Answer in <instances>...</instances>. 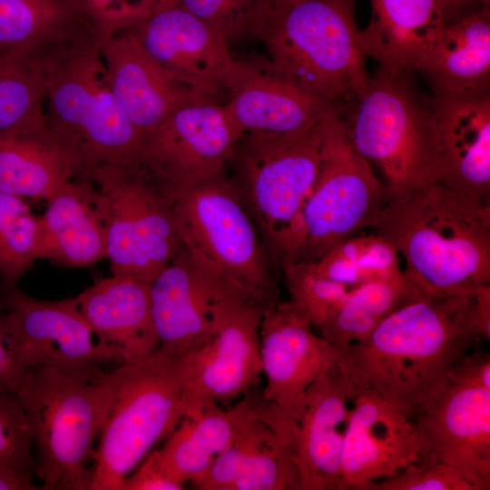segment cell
<instances>
[{
	"instance_id": "6da1fadb",
	"label": "cell",
	"mask_w": 490,
	"mask_h": 490,
	"mask_svg": "<svg viewBox=\"0 0 490 490\" xmlns=\"http://www.w3.org/2000/svg\"><path fill=\"white\" fill-rule=\"evenodd\" d=\"M481 339H490V286L456 295L419 290L341 351L336 366L348 398L371 392L416 419Z\"/></svg>"
},
{
	"instance_id": "7a4b0ae2",
	"label": "cell",
	"mask_w": 490,
	"mask_h": 490,
	"mask_svg": "<svg viewBox=\"0 0 490 490\" xmlns=\"http://www.w3.org/2000/svg\"><path fill=\"white\" fill-rule=\"evenodd\" d=\"M367 229L404 258L407 278L425 294L490 286V203L429 183L390 195Z\"/></svg>"
},
{
	"instance_id": "3957f363",
	"label": "cell",
	"mask_w": 490,
	"mask_h": 490,
	"mask_svg": "<svg viewBox=\"0 0 490 490\" xmlns=\"http://www.w3.org/2000/svg\"><path fill=\"white\" fill-rule=\"evenodd\" d=\"M356 5L357 0H296L266 12L253 33L268 54L263 70L341 114L369 78Z\"/></svg>"
},
{
	"instance_id": "277c9868",
	"label": "cell",
	"mask_w": 490,
	"mask_h": 490,
	"mask_svg": "<svg viewBox=\"0 0 490 490\" xmlns=\"http://www.w3.org/2000/svg\"><path fill=\"white\" fill-rule=\"evenodd\" d=\"M407 72L378 68L340 114L359 154L381 169L390 195L442 180L432 97Z\"/></svg>"
},
{
	"instance_id": "5b68a950",
	"label": "cell",
	"mask_w": 490,
	"mask_h": 490,
	"mask_svg": "<svg viewBox=\"0 0 490 490\" xmlns=\"http://www.w3.org/2000/svg\"><path fill=\"white\" fill-rule=\"evenodd\" d=\"M321 142L322 120L289 134L245 132L230 159L234 165L230 180L270 260L281 270L296 261L302 213L318 175Z\"/></svg>"
},
{
	"instance_id": "8992f818",
	"label": "cell",
	"mask_w": 490,
	"mask_h": 490,
	"mask_svg": "<svg viewBox=\"0 0 490 490\" xmlns=\"http://www.w3.org/2000/svg\"><path fill=\"white\" fill-rule=\"evenodd\" d=\"M114 381V371L86 381L51 368L24 369L15 395L29 421L41 489L90 490L89 464Z\"/></svg>"
},
{
	"instance_id": "52a82bcc",
	"label": "cell",
	"mask_w": 490,
	"mask_h": 490,
	"mask_svg": "<svg viewBox=\"0 0 490 490\" xmlns=\"http://www.w3.org/2000/svg\"><path fill=\"white\" fill-rule=\"evenodd\" d=\"M110 405L94 450L90 490H120L152 447L188 409L175 361L159 349L114 370Z\"/></svg>"
},
{
	"instance_id": "ba28073f",
	"label": "cell",
	"mask_w": 490,
	"mask_h": 490,
	"mask_svg": "<svg viewBox=\"0 0 490 490\" xmlns=\"http://www.w3.org/2000/svg\"><path fill=\"white\" fill-rule=\"evenodd\" d=\"M183 247L245 296L269 306L279 289L259 230L224 172L174 196Z\"/></svg>"
},
{
	"instance_id": "9c48e42d",
	"label": "cell",
	"mask_w": 490,
	"mask_h": 490,
	"mask_svg": "<svg viewBox=\"0 0 490 490\" xmlns=\"http://www.w3.org/2000/svg\"><path fill=\"white\" fill-rule=\"evenodd\" d=\"M107 209V257L112 274L152 280L183 248L174 197L136 160L82 173Z\"/></svg>"
},
{
	"instance_id": "30bf717a",
	"label": "cell",
	"mask_w": 490,
	"mask_h": 490,
	"mask_svg": "<svg viewBox=\"0 0 490 490\" xmlns=\"http://www.w3.org/2000/svg\"><path fill=\"white\" fill-rule=\"evenodd\" d=\"M389 196L370 162L353 146L339 113H327L318 175L303 210L294 263L317 260L367 229Z\"/></svg>"
},
{
	"instance_id": "8fae6325",
	"label": "cell",
	"mask_w": 490,
	"mask_h": 490,
	"mask_svg": "<svg viewBox=\"0 0 490 490\" xmlns=\"http://www.w3.org/2000/svg\"><path fill=\"white\" fill-rule=\"evenodd\" d=\"M0 332L23 369L51 368L86 381L107 372L103 365L120 361L117 352L95 336L76 299L51 301L33 298L17 282L0 279Z\"/></svg>"
},
{
	"instance_id": "7c38bea8",
	"label": "cell",
	"mask_w": 490,
	"mask_h": 490,
	"mask_svg": "<svg viewBox=\"0 0 490 490\" xmlns=\"http://www.w3.org/2000/svg\"><path fill=\"white\" fill-rule=\"evenodd\" d=\"M242 134L225 105L197 101L143 137L137 161L174 197L223 173Z\"/></svg>"
},
{
	"instance_id": "4fadbf2b",
	"label": "cell",
	"mask_w": 490,
	"mask_h": 490,
	"mask_svg": "<svg viewBox=\"0 0 490 490\" xmlns=\"http://www.w3.org/2000/svg\"><path fill=\"white\" fill-rule=\"evenodd\" d=\"M150 298L159 350L174 361L207 339L237 303H260L232 288L184 247L151 280Z\"/></svg>"
},
{
	"instance_id": "5bb4252c",
	"label": "cell",
	"mask_w": 490,
	"mask_h": 490,
	"mask_svg": "<svg viewBox=\"0 0 490 490\" xmlns=\"http://www.w3.org/2000/svg\"><path fill=\"white\" fill-rule=\"evenodd\" d=\"M289 300L267 306L260 326L265 406L296 431L310 386L338 359V352Z\"/></svg>"
},
{
	"instance_id": "9a60e30c",
	"label": "cell",
	"mask_w": 490,
	"mask_h": 490,
	"mask_svg": "<svg viewBox=\"0 0 490 490\" xmlns=\"http://www.w3.org/2000/svg\"><path fill=\"white\" fill-rule=\"evenodd\" d=\"M116 29L134 34L172 78L210 99L235 78L239 62L225 37L176 3L157 5Z\"/></svg>"
},
{
	"instance_id": "2e32d148",
	"label": "cell",
	"mask_w": 490,
	"mask_h": 490,
	"mask_svg": "<svg viewBox=\"0 0 490 490\" xmlns=\"http://www.w3.org/2000/svg\"><path fill=\"white\" fill-rule=\"evenodd\" d=\"M265 308L239 302L207 339L175 360L189 407H227L255 388L262 374L260 326Z\"/></svg>"
},
{
	"instance_id": "e0dca14e",
	"label": "cell",
	"mask_w": 490,
	"mask_h": 490,
	"mask_svg": "<svg viewBox=\"0 0 490 490\" xmlns=\"http://www.w3.org/2000/svg\"><path fill=\"white\" fill-rule=\"evenodd\" d=\"M421 457L490 476V384L456 366L415 419Z\"/></svg>"
},
{
	"instance_id": "ac0fdd59",
	"label": "cell",
	"mask_w": 490,
	"mask_h": 490,
	"mask_svg": "<svg viewBox=\"0 0 490 490\" xmlns=\"http://www.w3.org/2000/svg\"><path fill=\"white\" fill-rule=\"evenodd\" d=\"M351 414L340 456L341 490L370 486L421 457L415 419L371 392L349 398Z\"/></svg>"
},
{
	"instance_id": "d6986e66",
	"label": "cell",
	"mask_w": 490,
	"mask_h": 490,
	"mask_svg": "<svg viewBox=\"0 0 490 490\" xmlns=\"http://www.w3.org/2000/svg\"><path fill=\"white\" fill-rule=\"evenodd\" d=\"M190 485L198 490H301L291 434L260 395L230 446Z\"/></svg>"
},
{
	"instance_id": "ffe728a7",
	"label": "cell",
	"mask_w": 490,
	"mask_h": 490,
	"mask_svg": "<svg viewBox=\"0 0 490 490\" xmlns=\"http://www.w3.org/2000/svg\"><path fill=\"white\" fill-rule=\"evenodd\" d=\"M101 54L110 88L141 140L181 106L212 100L172 78L126 30L105 32Z\"/></svg>"
},
{
	"instance_id": "44dd1931",
	"label": "cell",
	"mask_w": 490,
	"mask_h": 490,
	"mask_svg": "<svg viewBox=\"0 0 490 490\" xmlns=\"http://www.w3.org/2000/svg\"><path fill=\"white\" fill-rule=\"evenodd\" d=\"M489 6L466 4L446 16L437 36L415 68L426 79L434 96L489 92Z\"/></svg>"
},
{
	"instance_id": "7402d4cb",
	"label": "cell",
	"mask_w": 490,
	"mask_h": 490,
	"mask_svg": "<svg viewBox=\"0 0 490 490\" xmlns=\"http://www.w3.org/2000/svg\"><path fill=\"white\" fill-rule=\"evenodd\" d=\"M46 202L39 216L37 260L81 268L107 257L106 203L91 179L78 173Z\"/></svg>"
},
{
	"instance_id": "603a6c76",
	"label": "cell",
	"mask_w": 490,
	"mask_h": 490,
	"mask_svg": "<svg viewBox=\"0 0 490 490\" xmlns=\"http://www.w3.org/2000/svg\"><path fill=\"white\" fill-rule=\"evenodd\" d=\"M431 97L441 155L440 183L490 203V92Z\"/></svg>"
},
{
	"instance_id": "cb8c5ba5",
	"label": "cell",
	"mask_w": 490,
	"mask_h": 490,
	"mask_svg": "<svg viewBox=\"0 0 490 490\" xmlns=\"http://www.w3.org/2000/svg\"><path fill=\"white\" fill-rule=\"evenodd\" d=\"M150 283L136 276L112 274L75 297L95 336L117 352L122 364L141 363L159 349Z\"/></svg>"
},
{
	"instance_id": "d4e9b609",
	"label": "cell",
	"mask_w": 490,
	"mask_h": 490,
	"mask_svg": "<svg viewBox=\"0 0 490 490\" xmlns=\"http://www.w3.org/2000/svg\"><path fill=\"white\" fill-rule=\"evenodd\" d=\"M350 414L335 364L309 388L297 426L293 447L301 490H341L340 456Z\"/></svg>"
},
{
	"instance_id": "484cf974",
	"label": "cell",
	"mask_w": 490,
	"mask_h": 490,
	"mask_svg": "<svg viewBox=\"0 0 490 490\" xmlns=\"http://www.w3.org/2000/svg\"><path fill=\"white\" fill-rule=\"evenodd\" d=\"M81 168L76 154L50 129L44 113L0 132V192L47 201Z\"/></svg>"
},
{
	"instance_id": "4316f807",
	"label": "cell",
	"mask_w": 490,
	"mask_h": 490,
	"mask_svg": "<svg viewBox=\"0 0 490 490\" xmlns=\"http://www.w3.org/2000/svg\"><path fill=\"white\" fill-rule=\"evenodd\" d=\"M228 91L225 106L243 133H293L337 112L290 81L240 62Z\"/></svg>"
},
{
	"instance_id": "83f0119b",
	"label": "cell",
	"mask_w": 490,
	"mask_h": 490,
	"mask_svg": "<svg viewBox=\"0 0 490 490\" xmlns=\"http://www.w3.org/2000/svg\"><path fill=\"white\" fill-rule=\"evenodd\" d=\"M103 33L76 0H0V54H24L40 62Z\"/></svg>"
},
{
	"instance_id": "f1b7e54d",
	"label": "cell",
	"mask_w": 490,
	"mask_h": 490,
	"mask_svg": "<svg viewBox=\"0 0 490 490\" xmlns=\"http://www.w3.org/2000/svg\"><path fill=\"white\" fill-rule=\"evenodd\" d=\"M371 17L360 30L365 56L378 68L414 74L445 22L437 0H370Z\"/></svg>"
},
{
	"instance_id": "f546056e",
	"label": "cell",
	"mask_w": 490,
	"mask_h": 490,
	"mask_svg": "<svg viewBox=\"0 0 490 490\" xmlns=\"http://www.w3.org/2000/svg\"><path fill=\"white\" fill-rule=\"evenodd\" d=\"M259 396L253 389L227 407L209 404L191 407L158 449L167 472L186 485L200 478L230 446L254 410Z\"/></svg>"
},
{
	"instance_id": "4dcf8cb0",
	"label": "cell",
	"mask_w": 490,
	"mask_h": 490,
	"mask_svg": "<svg viewBox=\"0 0 490 490\" xmlns=\"http://www.w3.org/2000/svg\"><path fill=\"white\" fill-rule=\"evenodd\" d=\"M44 79L39 63L27 55L1 54L0 132L44 113Z\"/></svg>"
},
{
	"instance_id": "1f68e13d",
	"label": "cell",
	"mask_w": 490,
	"mask_h": 490,
	"mask_svg": "<svg viewBox=\"0 0 490 490\" xmlns=\"http://www.w3.org/2000/svg\"><path fill=\"white\" fill-rule=\"evenodd\" d=\"M39 216L24 199L0 192V279L18 282L37 260Z\"/></svg>"
},
{
	"instance_id": "d6a6232c",
	"label": "cell",
	"mask_w": 490,
	"mask_h": 490,
	"mask_svg": "<svg viewBox=\"0 0 490 490\" xmlns=\"http://www.w3.org/2000/svg\"><path fill=\"white\" fill-rule=\"evenodd\" d=\"M490 476L423 458L374 483L369 490H489Z\"/></svg>"
},
{
	"instance_id": "836d02e7",
	"label": "cell",
	"mask_w": 490,
	"mask_h": 490,
	"mask_svg": "<svg viewBox=\"0 0 490 490\" xmlns=\"http://www.w3.org/2000/svg\"><path fill=\"white\" fill-rule=\"evenodd\" d=\"M28 418L15 394L0 387V466L32 479L35 460Z\"/></svg>"
},
{
	"instance_id": "e575fe53",
	"label": "cell",
	"mask_w": 490,
	"mask_h": 490,
	"mask_svg": "<svg viewBox=\"0 0 490 490\" xmlns=\"http://www.w3.org/2000/svg\"><path fill=\"white\" fill-rule=\"evenodd\" d=\"M176 4L230 40L252 34L265 13V0H176Z\"/></svg>"
},
{
	"instance_id": "d590c367",
	"label": "cell",
	"mask_w": 490,
	"mask_h": 490,
	"mask_svg": "<svg viewBox=\"0 0 490 490\" xmlns=\"http://www.w3.org/2000/svg\"><path fill=\"white\" fill-rule=\"evenodd\" d=\"M105 31L116 29L148 12L152 0H82Z\"/></svg>"
},
{
	"instance_id": "8d00e7d4",
	"label": "cell",
	"mask_w": 490,
	"mask_h": 490,
	"mask_svg": "<svg viewBox=\"0 0 490 490\" xmlns=\"http://www.w3.org/2000/svg\"><path fill=\"white\" fill-rule=\"evenodd\" d=\"M185 487L186 485L167 472L156 449L124 479L120 490H182Z\"/></svg>"
},
{
	"instance_id": "74e56055",
	"label": "cell",
	"mask_w": 490,
	"mask_h": 490,
	"mask_svg": "<svg viewBox=\"0 0 490 490\" xmlns=\"http://www.w3.org/2000/svg\"><path fill=\"white\" fill-rule=\"evenodd\" d=\"M23 369L14 359L0 332V387L15 394L24 376Z\"/></svg>"
},
{
	"instance_id": "f35d334b",
	"label": "cell",
	"mask_w": 490,
	"mask_h": 490,
	"mask_svg": "<svg viewBox=\"0 0 490 490\" xmlns=\"http://www.w3.org/2000/svg\"><path fill=\"white\" fill-rule=\"evenodd\" d=\"M40 485L32 483L30 478L15 474L0 466V490H36Z\"/></svg>"
},
{
	"instance_id": "ab89813d",
	"label": "cell",
	"mask_w": 490,
	"mask_h": 490,
	"mask_svg": "<svg viewBox=\"0 0 490 490\" xmlns=\"http://www.w3.org/2000/svg\"><path fill=\"white\" fill-rule=\"evenodd\" d=\"M439 7L445 17L456 10L463 5L466 4V0H437Z\"/></svg>"
},
{
	"instance_id": "60d3db41",
	"label": "cell",
	"mask_w": 490,
	"mask_h": 490,
	"mask_svg": "<svg viewBox=\"0 0 490 490\" xmlns=\"http://www.w3.org/2000/svg\"><path fill=\"white\" fill-rule=\"evenodd\" d=\"M293 1L296 0H265V13L270 10H273L287 4H289Z\"/></svg>"
},
{
	"instance_id": "b9f144b4",
	"label": "cell",
	"mask_w": 490,
	"mask_h": 490,
	"mask_svg": "<svg viewBox=\"0 0 490 490\" xmlns=\"http://www.w3.org/2000/svg\"><path fill=\"white\" fill-rule=\"evenodd\" d=\"M154 6L160 4L176 3V0H152Z\"/></svg>"
},
{
	"instance_id": "7bdbcfd3",
	"label": "cell",
	"mask_w": 490,
	"mask_h": 490,
	"mask_svg": "<svg viewBox=\"0 0 490 490\" xmlns=\"http://www.w3.org/2000/svg\"><path fill=\"white\" fill-rule=\"evenodd\" d=\"M466 3H478L490 5V0H466Z\"/></svg>"
},
{
	"instance_id": "ee69618b",
	"label": "cell",
	"mask_w": 490,
	"mask_h": 490,
	"mask_svg": "<svg viewBox=\"0 0 490 490\" xmlns=\"http://www.w3.org/2000/svg\"><path fill=\"white\" fill-rule=\"evenodd\" d=\"M76 1L81 2L83 4L82 0H76Z\"/></svg>"
}]
</instances>
